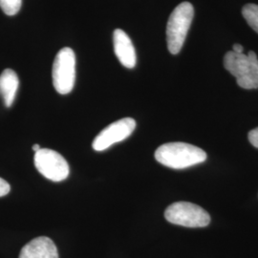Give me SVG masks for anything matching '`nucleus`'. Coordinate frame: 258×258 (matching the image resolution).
<instances>
[{"instance_id":"nucleus-1","label":"nucleus","mask_w":258,"mask_h":258,"mask_svg":"<svg viewBox=\"0 0 258 258\" xmlns=\"http://www.w3.org/2000/svg\"><path fill=\"white\" fill-rule=\"evenodd\" d=\"M155 159L169 168L184 169L205 162L207 153L203 149L189 144L168 143L157 148Z\"/></svg>"},{"instance_id":"nucleus-9","label":"nucleus","mask_w":258,"mask_h":258,"mask_svg":"<svg viewBox=\"0 0 258 258\" xmlns=\"http://www.w3.org/2000/svg\"><path fill=\"white\" fill-rule=\"evenodd\" d=\"M19 258H58V252L53 240L39 236L22 248Z\"/></svg>"},{"instance_id":"nucleus-8","label":"nucleus","mask_w":258,"mask_h":258,"mask_svg":"<svg viewBox=\"0 0 258 258\" xmlns=\"http://www.w3.org/2000/svg\"><path fill=\"white\" fill-rule=\"evenodd\" d=\"M113 43L115 54L120 63L128 69L134 68L137 62L136 51L128 35L121 29H116L113 33Z\"/></svg>"},{"instance_id":"nucleus-16","label":"nucleus","mask_w":258,"mask_h":258,"mask_svg":"<svg viewBox=\"0 0 258 258\" xmlns=\"http://www.w3.org/2000/svg\"><path fill=\"white\" fill-rule=\"evenodd\" d=\"M39 149H40V147H39L38 145H35V146H33V150H34L35 152H37Z\"/></svg>"},{"instance_id":"nucleus-7","label":"nucleus","mask_w":258,"mask_h":258,"mask_svg":"<svg viewBox=\"0 0 258 258\" xmlns=\"http://www.w3.org/2000/svg\"><path fill=\"white\" fill-rule=\"evenodd\" d=\"M136 128V120L132 118H123L114 121L107 127L102 129L94 139L92 147L96 151H103L113 145L128 138Z\"/></svg>"},{"instance_id":"nucleus-5","label":"nucleus","mask_w":258,"mask_h":258,"mask_svg":"<svg viewBox=\"0 0 258 258\" xmlns=\"http://www.w3.org/2000/svg\"><path fill=\"white\" fill-rule=\"evenodd\" d=\"M52 77L56 92L66 95L73 90L76 81V55L71 48H63L55 55Z\"/></svg>"},{"instance_id":"nucleus-11","label":"nucleus","mask_w":258,"mask_h":258,"mask_svg":"<svg viewBox=\"0 0 258 258\" xmlns=\"http://www.w3.org/2000/svg\"><path fill=\"white\" fill-rule=\"evenodd\" d=\"M242 15L249 26L258 34V5L256 4L245 5L242 9Z\"/></svg>"},{"instance_id":"nucleus-2","label":"nucleus","mask_w":258,"mask_h":258,"mask_svg":"<svg viewBox=\"0 0 258 258\" xmlns=\"http://www.w3.org/2000/svg\"><path fill=\"white\" fill-rule=\"evenodd\" d=\"M224 66L244 89L258 88V58L253 51L248 54L228 52L224 56Z\"/></svg>"},{"instance_id":"nucleus-6","label":"nucleus","mask_w":258,"mask_h":258,"mask_svg":"<svg viewBox=\"0 0 258 258\" xmlns=\"http://www.w3.org/2000/svg\"><path fill=\"white\" fill-rule=\"evenodd\" d=\"M34 161L38 172L53 182H61L69 175L67 161L55 150L40 148L36 152Z\"/></svg>"},{"instance_id":"nucleus-3","label":"nucleus","mask_w":258,"mask_h":258,"mask_svg":"<svg viewBox=\"0 0 258 258\" xmlns=\"http://www.w3.org/2000/svg\"><path fill=\"white\" fill-rule=\"evenodd\" d=\"M194 16V6L189 2L179 4L171 13L166 25V42L172 55H177L183 48Z\"/></svg>"},{"instance_id":"nucleus-15","label":"nucleus","mask_w":258,"mask_h":258,"mask_svg":"<svg viewBox=\"0 0 258 258\" xmlns=\"http://www.w3.org/2000/svg\"><path fill=\"white\" fill-rule=\"evenodd\" d=\"M232 51L234 52V53H243V51H244V48L243 46L241 45V44H234L233 46H232Z\"/></svg>"},{"instance_id":"nucleus-12","label":"nucleus","mask_w":258,"mask_h":258,"mask_svg":"<svg viewBox=\"0 0 258 258\" xmlns=\"http://www.w3.org/2000/svg\"><path fill=\"white\" fill-rule=\"evenodd\" d=\"M22 0H0V8L7 16H15L21 8Z\"/></svg>"},{"instance_id":"nucleus-10","label":"nucleus","mask_w":258,"mask_h":258,"mask_svg":"<svg viewBox=\"0 0 258 258\" xmlns=\"http://www.w3.org/2000/svg\"><path fill=\"white\" fill-rule=\"evenodd\" d=\"M19 86V77L14 70L5 69L0 75V95L7 107L13 105Z\"/></svg>"},{"instance_id":"nucleus-13","label":"nucleus","mask_w":258,"mask_h":258,"mask_svg":"<svg viewBox=\"0 0 258 258\" xmlns=\"http://www.w3.org/2000/svg\"><path fill=\"white\" fill-rule=\"evenodd\" d=\"M11 186L9 183L6 182L4 179L0 178V197H3L9 194Z\"/></svg>"},{"instance_id":"nucleus-4","label":"nucleus","mask_w":258,"mask_h":258,"mask_svg":"<svg viewBox=\"0 0 258 258\" xmlns=\"http://www.w3.org/2000/svg\"><path fill=\"white\" fill-rule=\"evenodd\" d=\"M166 220L186 228H204L211 222V216L203 208L189 202H176L165 212Z\"/></svg>"},{"instance_id":"nucleus-14","label":"nucleus","mask_w":258,"mask_h":258,"mask_svg":"<svg viewBox=\"0 0 258 258\" xmlns=\"http://www.w3.org/2000/svg\"><path fill=\"white\" fill-rule=\"evenodd\" d=\"M249 141L254 148H258V127L249 131Z\"/></svg>"}]
</instances>
